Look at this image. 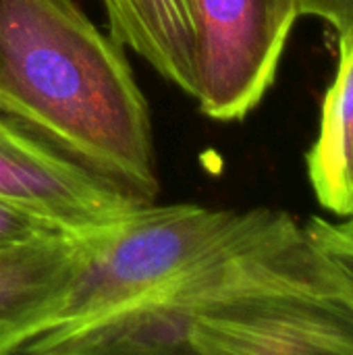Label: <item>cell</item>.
Here are the masks:
<instances>
[{"instance_id":"6da1fadb","label":"cell","mask_w":353,"mask_h":355,"mask_svg":"<svg viewBox=\"0 0 353 355\" xmlns=\"http://www.w3.org/2000/svg\"><path fill=\"white\" fill-rule=\"evenodd\" d=\"M0 119L152 204L148 102L125 48L75 0H0Z\"/></svg>"},{"instance_id":"8fae6325","label":"cell","mask_w":353,"mask_h":355,"mask_svg":"<svg viewBox=\"0 0 353 355\" xmlns=\"http://www.w3.org/2000/svg\"><path fill=\"white\" fill-rule=\"evenodd\" d=\"M50 233H60V231L48 227L46 223H42L25 212H19L15 208L0 204V248L29 241V239L50 235Z\"/></svg>"},{"instance_id":"5b68a950","label":"cell","mask_w":353,"mask_h":355,"mask_svg":"<svg viewBox=\"0 0 353 355\" xmlns=\"http://www.w3.org/2000/svg\"><path fill=\"white\" fill-rule=\"evenodd\" d=\"M0 204L87 239L119 227L144 202L0 119Z\"/></svg>"},{"instance_id":"ba28073f","label":"cell","mask_w":353,"mask_h":355,"mask_svg":"<svg viewBox=\"0 0 353 355\" xmlns=\"http://www.w3.org/2000/svg\"><path fill=\"white\" fill-rule=\"evenodd\" d=\"M308 177L329 212L353 216V48L339 54L325 96L318 137L308 152Z\"/></svg>"},{"instance_id":"8992f818","label":"cell","mask_w":353,"mask_h":355,"mask_svg":"<svg viewBox=\"0 0 353 355\" xmlns=\"http://www.w3.org/2000/svg\"><path fill=\"white\" fill-rule=\"evenodd\" d=\"M83 239L50 233L0 248V355L23 349L58 316Z\"/></svg>"},{"instance_id":"3957f363","label":"cell","mask_w":353,"mask_h":355,"mask_svg":"<svg viewBox=\"0 0 353 355\" xmlns=\"http://www.w3.org/2000/svg\"><path fill=\"white\" fill-rule=\"evenodd\" d=\"M235 214L152 202L119 227L83 239L67 300L48 331L77 327L166 293L223 241Z\"/></svg>"},{"instance_id":"277c9868","label":"cell","mask_w":353,"mask_h":355,"mask_svg":"<svg viewBox=\"0 0 353 355\" xmlns=\"http://www.w3.org/2000/svg\"><path fill=\"white\" fill-rule=\"evenodd\" d=\"M200 110L241 121L275 83L298 0H193Z\"/></svg>"},{"instance_id":"52a82bcc","label":"cell","mask_w":353,"mask_h":355,"mask_svg":"<svg viewBox=\"0 0 353 355\" xmlns=\"http://www.w3.org/2000/svg\"><path fill=\"white\" fill-rule=\"evenodd\" d=\"M108 33L187 96L198 89L193 0H102Z\"/></svg>"},{"instance_id":"7a4b0ae2","label":"cell","mask_w":353,"mask_h":355,"mask_svg":"<svg viewBox=\"0 0 353 355\" xmlns=\"http://www.w3.org/2000/svg\"><path fill=\"white\" fill-rule=\"evenodd\" d=\"M191 318L196 355H353V283L291 214H235L223 241L154 297Z\"/></svg>"},{"instance_id":"9c48e42d","label":"cell","mask_w":353,"mask_h":355,"mask_svg":"<svg viewBox=\"0 0 353 355\" xmlns=\"http://www.w3.org/2000/svg\"><path fill=\"white\" fill-rule=\"evenodd\" d=\"M308 229L353 283V216L345 223H329L314 216L310 218Z\"/></svg>"},{"instance_id":"30bf717a","label":"cell","mask_w":353,"mask_h":355,"mask_svg":"<svg viewBox=\"0 0 353 355\" xmlns=\"http://www.w3.org/2000/svg\"><path fill=\"white\" fill-rule=\"evenodd\" d=\"M302 15L325 19L339 37V54L353 48V0H298Z\"/></svg>"}]
</instances>
